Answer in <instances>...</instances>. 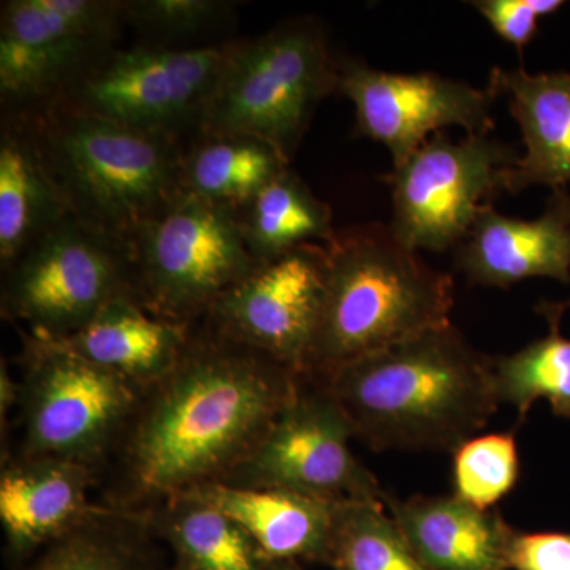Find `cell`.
Here are the masks:
<instances>
[{
    "label": "cell",
    "instance_id": "cell-30",
    "mask_svg": "<svg viewBox=\"0 0 570 570\" xmlns=\"http://www.w3.org/2000/svg\"><path fill=\"white\" fill-rule=\"evenodd\" d=\"M561 0H478L472 7L485 18L497 36L520 52L538 36L539 21L557 13Z\"/></svg>",
    "mask_w": 570,
    "mask_h": 570
},
{
    "label": "cell",
    "instance_id": "cell-21",
    "mask_svg": "<svg viewBox=\"0 0 570 570\" xmlns=\"http://www.w3.org/2000/svg\"><path fill=\"white\" fill-rule=\"evenodd\" d=\"M28 124L7 111L0 135V265L9 268L41 235L69 216Z\"/></svg>",
    "mask_w": 570,
    "mask_h": 570
},
{
    "label": "cell",
    "instance_id": "cell-2",
    "mask_svg": "<svg viewBox=\"0 0 570 570\" xmlns=\"http://www.w3.org/2000/svg\"><path fill=\"white\" fill-rule=\"evenodd\" d=\"M318 382L355 438L377 452L453 453L489 425L501 404L493 358L452 324L355 360Z\"/></svg>",
    "mask_w": 570,
    "mask_h": 570
},
{
    "label": "cell",
    "instance_id": "cell-22",
    "mask_svg": "<svg viewBox=\"0 0 570 570\" xmlns=\"http://www.w3.org/2000/svg\"><path fill=\"white\" fill-rule=\"evenodd\" d=\"M142 517L170 554L171 570H268L272 564L238 521L193 493L167 499Z\"/></svg>",
    "mask_w": 570,
    "mask_h": 570
},
{
    "label": "cell",
    "instance_id": "cell-9",
    "mask_svg": "<svg viewBox=\"0 0 570 570\" xmlns=\"http://www.w3.org/2000/svg\"><path fill=\"white\" fill-rule=\"evenodd\" d=\"M232 45L111 50L50 104L146 132L197 134Z\"/></svg>",
    "mask_w": 570,
    "mask_h": 570
},
{
    "label": "cell",
    "instance_id": "cell-4",
    "mask_svg": "<svg viewBox=\"0 0 570 570\" xmlns=\"http://www.w3.org/2000/svg\"><path fill=\"white\" fill-rule=\"evenodd\" d=\"M18 112L82 223L132 246L184 193L179 137L146 132L58 104Z\"/></svg>",
    "mask_w": 570,
    "mask_h": 570
},
{
    "label": "cell",
    "instance_id": "cell-16",
    "mask_svg": "<svg viewBox=\"0 0 570 570\" xmlns=\"http://www.w3.org/2000/svg\"><path fill=\"white\" fill-rule=\"evenodd\" d=\"M456 266L471 283L508 288L531 277L570 283V190H553L546 212L524 220L483 205L456 247Z\"/></svg>",
    "mask_w": 570,
    "mask_h": 570
},
{
    "label": "cell",
    "instance_id": "cell-8",
    "mask_svg": "<svg viewBox=\"0 0 570 570\" xmlns=\"http://www.w3.org/2000/svg\"><path fill=\"white\" fill-rule=\"evenodd\" d=\"M130 250L141 305L184 325L204 321L258 264L234 209L186 193L137 236Z\"/></svg>",
    "mask_w": 570,
    "mask_h": 570
},
{
    "label": "cell",
    "instance_id": "cell-6",
    "mask_svg": "<svg viewBox=\"0 0 570 570\" xmlns=\"http://www.w3.org/2000/svg\"><path fill=\"white\" fill-rule=\"evenodd\" d=\"M21 336L18 439L6 459H61L100 472L140 389L55 341Z\"/></svg>",
    "mask_w": 570,
    "mask_h": 570
},
{
    "label": "cell",
    "instance_id": "cell-11",
    "mask_svg": "<svg viewBox=\"0 0 570 570\" xmlns=\"http://www.w3.org/2000/svg\"><path fill=\"white\" fill-rule=\"evenodd\" d=\"M352 438L354 430L332 393L322 382L302 376L294 400L253 452L219 483L385 504L387 491L356 460Z\"/></svg>",
    "mask_w": 570,
    "mask_h": 570
},
{
    "label": "cell",
    "instance_id": "cell-7",
    "mask_svg": "<svg viewBox=\"0 0 570 570\" xmlns=\"http://www.w3.org/2000/svg\"><path fill=\"white\" fill-rule=\"evenodd\" d=\"M2 273L3 318L45 341L67 340L112 299L137 296L130 246L73 214Z\"/></svg>",
    "mask_w": 570,
    "mask_h": 570
},
{
    "label": "cell",
    "instance_id": "cell-29",
    "mask_svg": "<svg viewBox=\"0 0 570 570\" xmlns=\"http://www.w3.org/2000/svg\"><path fill=\"white\" fill-rule=\"evenodd\" d=\"M234 7L223 0H129L124 2V17L146 32L186 37L219 28Z\"/></svg>",
    "mask_w": 570,
    "mask_h": 570
},
{
    "label": "cell",
    "instance_id": "cell-3",
    "mask_svg": "<svg viewBox=\"0 0 570 570\" xmlns=\"http://www.w3.org/2000/svg\"><path fill=\"white\" fill-rule=\"evenodd\" d=\"M326 249L324 305L305 377L340 367L450 325L452 276L426 265L389 225L336 232Z\"/></svg>",
    "mask_w": 570,
    "mask_h": 570
},
{
    "label": "cell",
    "instance_id": "cell-10",
    "mask_svg": "<svg viewBox=\"0 0 570 570\" xmlns=\"http://www.w3.org/2000/svg\"><path fill=\"white\" fill-rule=\"evenodd\" d=\"M519 159V153L491 135L460 141L434 135L387 178L390 230L415 253L459 247L482 206L504 193L505 174Z\"/></svg>",
    "mask_w": 570,
    "mask_h": 570
},
{
    "label": "cell",
    "instance_id": "cell-26",
    "mask_svg": "<svg viewBox=\"0 0 570 570\" xmlns=\"http://www.w3.org/2000/svg\"><path fill=\"white\" fill-rule=\"evenodd\" d=\"M570 303H540L549 335L515 354L493 358L494 384L501 404L517 409L520 422L535 401L546 400L558 417L570 419V340L562 336L561 318Z\"/></svg>",
    "mask_w": 570,
    "mask_h": 570
},
{
    "label": "cell",
    "instance_id": "cell-17",
    "mask_svg": "<svg viewBox=\"0 0 570 570\" xmlns=\"http://www.w3.org/2000/svg\"><path fill=\"white\" fill-rule=\"evenodd\" d=\"M490 91L508 99L519 124L524 154L509 168L504 193L520 194L532 186L553 190L570 187V73H530L494 69Z\"/></svg>",
    "mask_w": 570,
    "mask_h": 570
},
{
    "label": "cell",
    "instance_id": "cell-13",
    "mask_svg": "<svg viewBox=\"0 0 570 570\" xmlns=\"http://www.w3.org/2000/svg\"><path fill=\"white\" fill-rule=\"evenodd\" d=\"M326 266L324 243L258 262L200 322L305 376L324 305Z\"/></svg>",
    "mask_w": 570,
    "mask_h": 570
},
{
    "label": "cell",
    "instance_id": "cell-27",
    "mask_svg": "<svg viewBox=\"0 0 570 570\" xmlns=\"http://www.w3.org/2000/svg\"><path fill=\"white\" fill-rule=\"evenodd\" d=\"M328 568L426 570L384 502L343 501L337 509Z\"/></svg>",
    "mask_w": 570,
    "mask_h": 570
},
{
    "label": "cell",
    "instance_id": "cell-32",
    "mask_svg": "<svg viewBox=\"0 0 570 570\" xmlns=\"http://www.w3.org/2000/svg\"><path fill=\"white\" fill-rule=\"evenodd\" d=\"M20 395V379L13 377L9 365L2 358V363H0V425H2V436L6 433V428H10L9 417L11 412L17 411Z\"/></svg>",
    "mask_w": 570,
    "mask_h": 570
},
{
    "label": "cell",
    "instance_id": "cell-19",
    "mask_svg": "<svg viewBox=\"0 0 570 570\" xmlns=\"http://www.w3.org/2000/svg\"><path fill=\"white\" fill-rule=\"evenodd\" d=\"M238 521L272 562H328L343 501L209 483L189 491Z\"/></svg>",
    "mask_w": 570,
    "mask_h": 570
},
{
    "label": "cell",
    "instance_id": "cell-25",
    "mask_svg": "<svg viewBox=\"0 0 570 570\" xmlns=\"http://www.w3.org/2000/svg\"><path fill=\"white\" fill-rule=\"evenodd\" d=\"M255 262L273 261L296 247L326 243L336 234L328 204L291 167L236 212Z\"/></svg>",
    "mask_w": 570,
    "mask_h": 570
},
{
    "label": "cell",
    "instance_id": "cell-1",
    "mask_svg": "<svg viewBox=\"0 0 570 570\" xmlns=\"http://www.w3.org/2000/svg\"><path fill=\"white\" fill-rule=\"evenodd\" d=\"M302 376L198 322L174 370L140 390L99 472L97 504L145 515L223 482L288 406Z\"/></svg>",
    "mask_w": 570,
    "mask_h": 570
},
{
    "label": "cell",
    "instance_id": "cell-18",
    "mask_svg": "<svg viewBox=\"0 0 570 570\" xmlns=\"http://www.w3.org/2000/svg\"><path fill=\"white\" fill-rule=\"evenodd\" d=\"M390 515L426 570H510L515 528L498 510H482L456 497L385 494Z\"/></svg>",
    "mask_w": 570,
    "mask_h": 570
},
{
    "label": "cell",
    "instance_id": "cell-33",
    "mask_svg": "<svg viewBox=\"0 0 570 570\" xmlns=\"http://www.w3.org/2000/svg\"><path fill=\"white\" fill-rule=\"evenodd\" d=\"M268 570H305V569L302 568V564H299V562L283 561V562H272V564H269Z\"/></svg>",
    "mask_w": 570,
    "mask_h": 570
},
{
    "label": "cell",
    "instance_id": "cell-28",
    "mask_svg": "<svg viewBox=\"0 0 570 570\" xmlns=\"http://www.w3.org/2000/svg\"><path fill=\"white\" fill-rule=\"evenodd\" d=\"M520 453L515 433H490L468 439L453 452V497L491 510L515 489Z\"/></svg>",
    "mask_w": 570,
    "mask_h": 570
},
{
    "label": "cell",
    "instance_id": "cell-23",
    "mask_svg": "<svg viewBox=\"0 0 570 570\" xmlns=\"http://www.w3.org/2000/svg\"><path fill=\"white\" fill-rule=\"evenodd\" d=\"M148 520L97 504L77 528L9 570H171Z\"/></svg>",
    "mask_w": 570,
    "mask_h": 570
},
{
    "label": "cell",
    "instance_id": "cell-15",
    "mask_svg": "<svg viewBox=\"0 0 570 570\" xmlns=\"http://www.w3.org/2000/svg\"><path fill=\"white\" fill-rule=\"evenodd\" d=\"M99 471L61 459H6L0 471V524L9 566L31 558L96 510Z\"/></svg>",
    "mask_w": 570,
    "mask_h": 570
},
{
    "label": "cell",
    "instance_id": "cell-24",
    "mask_svg": "<svg viewBox=\"0 0 570 570\" xmlns=\"http://www.w3.org/2000/svg\"><path fill=\"white\" fill-rule=\"evenodd\" d=\"M275 146L239 134H200L184 149V193L239 212L288 168Z\"/></svg>",
    "mask_w": 570,
    "mask_h": 570
},
{
    "label": "cell",
    "instance_id": "cell-20",
    "mask_svg": "<svg viewBox=\"0 0 570 570\" xmlns=\"http://www.w3.org/2000/svg\"><path fill=\"white\" fill-rule=\"evenodd\" d=\"M193 325L154 316L140 299H112L75 335L55 341L142 390L174 370Z\"/></svg>",
    "mask_w": 570,
    "mask_h": 570
},
{
    "label": "cell",
    "instance_id": "cell-14",
    "mask_svg": "<svg viewBox=\"0 0 570 570\" xmlns=\"http://www.w3.org/2000/svg\"><path fill=\"white\" fill-rule=\"evenodd\" d=\"M337 92L354 104L358 134L384 145L393 167L444 127H461L468 135H490L494 127L490 89L441 75L393 73L343 59Z\"/></svg>",
    "mask_w": 570,
    "mask_h": 570
},
{
    "label": "cell",
    "instance_id": "cell-5",
    "mask_svg": "<svg viewBox=\"0 0 570 570\" xmlns=\"http://www.w3.org/2000/svg\"><path fill=\"white\" fill-rule=\"evenodd\" d=\"M337 75L321 22H284L232 45L197 132L261 138L291 163L318 105L337 92Z\"/></svg>",
    "mask_w": 570,
    "mask_h": 570
},
{
    "label": "cell",
    "instance_id": "cell-31",
    "mask_svg": "<svg viewBox=\"0 0 570 570\" xmlns=\"http://www.w3.org/2000/svg\"><path fill=\"white\" fill-rule=\"evenodd\" d=\"M510 570H570V532H513Z\"/></svg>",
    "mask_w": 570,
    "mask_h": 570
},
{
    "label": "cell",
    "instance_id": "cell-12",
    "mask_svg": "<svg viewBox=\"0 0 570 570\" xmlns=\"http://www.w3.org/2000/svg\"><path fill=\"white\" fill-rule=\"evenodd\" d=\"M118 0H9L0 11V99L21 111L58 99L112 50Z\"/></svg>",
    "mask_w": 570,
    "mask_h": 570
}]
</instances>
